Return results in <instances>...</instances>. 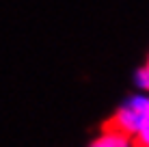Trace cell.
Listing matches in <instances>:
<instances>
[{
  "label": "cell",
  "mask_w": 149,
  "mask_h": 147,
  "mask_svg": "<svg viewBox=\"0 0 149 147\" xmlns=\"http://www.w3.org/2000/svg\"><path fill=\"white\" fill-rule=\"evenodd\" d=\"M136 143H138V145H149V119H147V123L143 125V130L138 132Z\"/></svg>",
  "instance_id": "obj_4"
},
{
  "label": "cell",
  "mask_w": 149,
  "mask_h": 147,
  "mask_svg": "<svg viewBox=\"0 0 149 147\" xmlns=\"http://www.w3.org/2000/svg\"><path fill=\"white\" fill-rule=\"evenodd\" d=\"M136 84L143 93H149V56L145 61V65L136 72Z\"/></svg>",
  "instance_id": "obj_3"
},
{
  "label": "cell",
  "mask_w": 149,
  "mask_h": 147,
  "mask_svg": "<svg viewBox=\"0 0 149 147\" xmlns=\"http://www.w3.org/2000/svg\"><path fill=\"white\" fill-rule=\"evenodd\" d=\"M147 119H149V93H134L119 104V108L110 117L108 125L136 139L143 125L147 123Z\"/></svg>",
  "instance_id": "obj_1"
},
{
  "label": "cell",
  "mask_w": 149,
  "mask_h": 147,
  "mask_svg": "<svg viewBox=\"0 0 149 147\" xmlns=\"http://www.w3.org/2000/svg\"><path fill=\"white\" fill-rule=\"evenodd\" d=\"M136 147H149V145H138V143H136Z\"/></svg>",
  "instance_id": "obj_5"
},
{
  "label": "cell",
  "mask_w": 149,
  "mask_h": 147,
  "mask_svg": "<svg viewBox=\"0 0 149 147\" xmlns=\"http://www.w3.org/2000/svg\"><path fill=\"white\" fill-rule=\"evenodd\" d=\"M89 147H136V139L119 132L117 128L106 123L104 128L91 139Z\"/></svg>",
  "instance_id": "obj_2"
}]
</instances>
